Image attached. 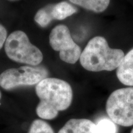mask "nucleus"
Masks as SVG:
<instances>
[{
  "label": "nucleus",
  "mask_w": 133,
  "mask_h": 133,
  "mask_svg": "<svg viewBox=\"0 0 133 133\" xmlns=\"http://www.w3.org/2000/svg\"><path fill=\"white\" fill-rule=\"evenodd\" d=\"M106 112L115 124L128 127L133 125V87L116 89L106 103Z\"/></svg>",
  "instance_id": "nucleus-4"
},
{
  "label": "nucleus",
  "mask_w": 133,
  "mask_h": 133,
  "mask_svg": "<svg viewBox=\"0 0 133 133\" xmlns=\"http://www.w3.org/2000/svg\"><path fill=\"white\" fill-rule=\"evenodd\" d=\"M49 44L54 51H59L61 59L68 64H74L80 58L81 49L71 37L69 28L59 25L52 30Z\"/></svg>",
  "instance_id": "nucleus-6"
},
{
  "label": "nucleus",
  "mask_w": 133,
  "mask_h": 133,
  "mask_svg": "<svg viewBox=\"0 0 133 133\" xmlns=\"http://www.w3.org/2000/svg\"><path fill=\"white\" fill-rule=\"evenodd\" d=\"M58 133H98L96 124L88 119H70Z\"/></svg>",
  "instance_id": "nucleus-7"
},
{
  "label": "nucleus",
  "mask_w": 133,
  "mask_h": 133,
  "mask_svg": "<svg viewBox=\"0 0 133 133\" xmlns=\"http://www.w3.org/2000/svg\"><path fill=\"white\" fill-rule=\"evenodd\" d=\"M53 4H49L41 8L35 16V21L41 27L45 28L49 25L54 18L52 17V9Z\"/></svg>",
  "instance_id": "nucleus-11"
},
{
  "label": "nucleus",
  "mask_w": 133,
  "mask_h": 133,
  "mask_svg": "<svg viewBox=\"0 0 133 133\" xmlns=\"http://www.w3.org/2000/svg\"><path fill=\"white\" fill-rule=\"evenodd\" d=\"M48 71L43 66H21L9 69L0 75V86L5 90H11L20 86L37 84L48 78Z\"/></svg>",
  "instance_id": "nucleus-5"
},
{
  "label": "nucleus",
  "mask_w": 133,
  "mask_h": 133,
  "mask_svg": "<svg viewBox=\"0 0 133 133\" xmlns=\"http://www.w3.org/2000/svg\"><path fill=\"white\" fill-rule=\"evenodd\" d=\"M116 76L124 85L133 86V48L126 55L116 69Z\"/></svg>",
  "instance_id": "nucleus-8"
},
{
  "label": "nucleus",
  "mask_w": 133,
  "mask_h": 133,
  "mask_svg": "<svg viewBox=\"0 0 133 133\" xmlns=\"http://www.w3.org/2000/svg\"><path fill=\"white\" fill-rule=\"evenodd\" d=\"M1 92H0V99H1Z\"/></svg>",
  "instance_id": "nucleus-15"
},
{
  "label": "nucleus",
  "mask_w": 133,
  "mask_h": 133,
  "mask_svg": "<svg viewBox=\"0 0 133 133\" xmlns=\"http://www.w3.org/2000/svg\"><path fill=\"white\" fill-rule=\"evenodd\" d=\"M27 133H54L52 127L42 119H35L31 124Z\"/></svg>",
  "instance_id": "nucleus-12"
},
{
  "label": "nucleus",
  "mask_w": 133,
  "mask_h": 133,
  "mask_svg": "<svg viewBox=\"0 0 133 133\" xmlns=\"http://www.w3.org/2000/svg\"><path fill=\"white\" fill-rule=\"evenodd\" d=\"M7 38V31L4 26L0 24V49L3 48Z\"/></svg>",
  "instance_id": "nucleus-14"
},
{
  "label": "nucleus",
  "mask_w": 133,
  "mask_h": 133,
  "mask_svg": "<svg viewBox=\"0 0 133 133\" xmlns=\"http://www.w3.org/2000/svg\"><path fill=\"white\" fill-rule=\"evenodd\" d=\"M75 4L88 11L96 13L104 12L109 7L110 0H69Z\"/></svg>",
  "instance_id": "nucleus-9"
},
{
  "label": "nucleus",
  "mask_w": 133,
  "mask_h": 133,
  "mask_svg": "<svg viewBox=\"0 0 133 133\" xmlns=\"http://www.w3.org/2000/svg\"><path fill=\"white\" fill-rule=\"evenodd\" d=\"M35 91L39 99L36 113L42 119H54L59 112L67 109L72 102V89L62 79L46 78L36 84Z\"/></svg>",
  "instance_id": "nucleus-1"
},
{
  "label": "nucleus",
  "mask_w": 133,
  "mask_h": 133,
  "mask_svg": "<svg viewBox=\"0 0 133 133\" xmlns=\"http://www.w3.org/2000/svg\"><path fill=\"white\" fill-rule=\"evenodd\" d=\"M4 50L8 57L16 62L36 66L43 59L41 51L31 44L22 31H15L9 35L5 42Z\"/></svg>",
  "instance_id": "nucleus-3"
},
{
  "label": "nucleus",
  "mask_w": 133,
  "mask_h": 133,
  "mask_svg": "<svg viewBox=\"0 0 133 133\" xmlns=\"http://www.w3.org/2000/svg\"><path fill=\"white\" fill-rule=\"evenodd\" d=\"M98 133H117L116 124L110 119L102 118L96 124Z\"/></svg>",
  "instance_id": "nucleus-13"
},
{
  "label": "nucleus",
  "mask_w": 133,
  "mask_h": 133,
  "mask_svg": "<svg viewBox=\"0 0 133 133\" xmlns=\"http://www.w3.org/2000/svg\"><path fill=\"white\" fill-rule=\"evenodd\" d=\"M131 133H133V129H132V131H131Z\"/></svg>",
  "instance_id": "nucleus-16"
},
{
  "label": "nucleus",
  "mask_w": 133,
  "mask_h": 133,
  "mask_svg": "<svg viewBox=\"0 0 133 133\" xmlns=\"http://www.w3.org/2000/svg\"><path fill=\"white\" fill-rule=\"evenodd\" d=\"M122 50L110 47L105 38L95 36L81 52L79 61L86 70L98 72L117 69L124 57Z\"/></svg>",
  "instance_id": "nucleus-2"
},
{
  "label": "nucleus",
  "mask_w": 133,
  "mask_h": 133,
  "mask_svg": "<svg viewBox=\"0 0 133 133\" xmlns=\"http://www.w3.org/2000/svg\"><path fill=\"white\" fill-rule=\"evenodd\" d=\"M10 1H14V0H10Z\"/></svg>",
  "instance_id": "nucleus-17"
},
{
  "label": "nucleus",
  "mask_w": 133,
  "mask_h": 133,
  "mask_svg": "<svg viewBox=\"0 0 133 133\" xmlns=\"http://www.w3.org/2000/svg\"><path fill=\"white\" fill-rule=\"evenodd\" d=\"M77 9L66 1L53 4L52 14L54 19L62 21L77 12Z\"/></svg>",
  "instance_id": "nucleus-10"
}]
</instances>
